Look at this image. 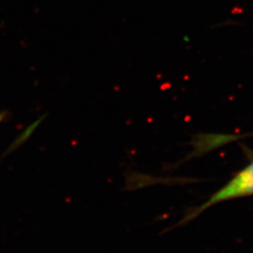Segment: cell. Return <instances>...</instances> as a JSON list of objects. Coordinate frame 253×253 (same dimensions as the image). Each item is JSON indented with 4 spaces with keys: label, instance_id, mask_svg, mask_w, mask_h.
I'll return each mask as SVG.
<instances>
[{
    "label": "cell",
    "instance_id": "2",
    "mask_svg": "<svg viewBox=\"0 0 253 253\" xmlns=\"http://www.w3.org/2000/svg\"><path fill=\"white\" fill-rule=\"evenodd\" d=\"M6 118V113H0V123H2Z\"/></svg>",
    "mask_w": 253,
    "mask_h": 253
},
{
    "label": "cell",
    "instance_id": "1",
    "mask_svg": "<svg viewBox=\"0 0 253 253\" xmlns=\"http://www.w3.org/2000/svg\"><path fill=\"white\" fill-rule=\"evenodd\" d=\"M252 195H253V161L237 172L223 187L214 192L204 204L191 211L187 217L182 219L181 223L191 221L206 210L218 204Z\"/></svg>",
    "mask_w": 253,
    "mask_h": 253
}]
</instances>
